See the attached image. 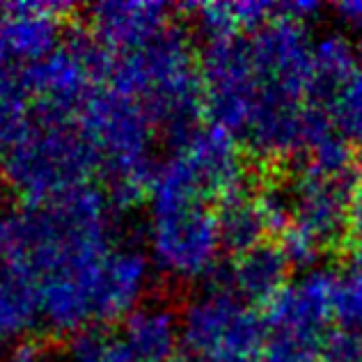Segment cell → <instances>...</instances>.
<instances>
[{
  "label": "cell",
  "mask_w": 362,
  "mask_h": 362,
  "mask_svg": "<svg viewBox=\"0 0 362 362\" xmlns=\"http://www.w3.org/2000/svg\"><path fill=\"white\" fill-rule=\"evenodd\" d=\"M332 319L341 330H362V280L354 273H337L335 289H332Z\"/></svg>",
  "instance_id": "obj_21"
},
{
  "label": "cell",
  "mask_w": 362,
  "mask_h": 362,
  "mask_svg": "<svg viewBox=\"0 0 362 362\" xmlns=\"http://www.w3.org/2000/svg\"><path fill=\"white\" fill-rule=\"evenodd\" d=\"M216 216L225 252H232L234 257L266 243V236H271L259 206H257V197L247 188L223 199L218 204Z\"/></svg>",
  "instance_id": "obj_18"
},
{
  "label": "cell",
  "mask_w": 362,
  "mask_h": 362,
  "mask_svg": "<svg viewBox=\"0 0 362 362\" xmlns=\"http://www.w3.org/2000/svg\"><path fill=\"white\" fill-rule=\"evenodd\" d=\"M360 184V170L332 177L300 165L298 177L289 184L293 202L291 225L310 234L321 250H337L341 245L349 247L358 232Z\"/></svg>",
  "instance_id": "obj_8"
},
{
  "label": "cell",
  "mask_w": 362,
  "mask_h": 362,
  "mask_svg": "<svg viewBox=\"0 0 362 362\" xmlns=\"http://www.w3.org/2000/svg\"><path fill=\"white\" fill-rule=\"evenodd\" d=\"M42 326L40 284L16 259L0 255V341L30 337Z\"/></svg>",
  "instance_id": "obj_16"
},
{
  "label": "cell",
  "mask_w": 362,
  "mask_h": 362,
  "mask_svg": "<svg viewBox=\"0 0 362 362\" xmlns=\"http://www.w3.org/2000/svg\"><path fill=\"white\" fill-rule=\"evenodd\" d=\"M110 66V53L94 40H71L23 69L21 85L42 110L71 117L108 83Z\"/></svg>",
  "instance_id": "obj_7"
},
{
  "label": "cell",
  "mask_w": 362,
  "mask_h": 362,
  "mask_svg": "<svg viewBox=\"0 0 362 362\" xmlns=\"http://www.w3.org/2000/svg\"><path fill=\"white\" fill-rule=\"evenodd\" d=\"M119 337L138 362H175L184 346L181 312L163 300H145L122 321Z\"/></svg>",
  "instance_id": "obj_14"
},
{
  "label": "cell",
  "mask_w": 362,
  "mask_h": 362,
  "mask_svg": "<svg viewBox=\"0 0 362 362\" xmlns=\"http://www.w3.org/2000/svg\"><path fill=\"white\" fill-rule=\"evenodd\" d=\"M69 9L62 3L5 5L0 12V64L28 69L58 51Z\"/></svg>",
  "instance_id": "obj_12"
},
{
  "label": "cell",
  "mask_w": 362,
  "mask_h": 362,
  "mask_svg": "<svg viewBox=\"0 0 362 362\" xmlns=\"http://www.w3.org/2000/svg\"><path fill=\"white\" fill-rule=\"evenodd\" d=\"M106 85L140 103L156 127L173 136L193 129L204 112L199 58L175 28L145 49L112 58Z\"/></svg>",
  "instance_id": "obj_3"
},
{
  "label": "cell",
  "mask_w": 362,
  "mask_h": 362,
  "mask_svg": "<svg viewBox=\"0 0 362 362\" xmlns=\"http://www.w3.org/2000/svg\"><path fill=\"white\" fill-rule=\"evenodd\" d=\"M173 7L158 0H108L88 9L92 40L106 53L127 55L173 30Z\"/></svg>",
  "instance_id": "obj_11"
},
{
  "label": "cell",
  "mask_w": 362,
  "mask_h": 362,
  "mask_svg": "<svg viewBox=\"0 0 362 362\" xmlns=\"http://www.w3.org/2000/svg\"><path fill=\"white\" fill-rule=\"evenodd\" d=\"M332 117L341 136L354 145L358 158H362V69L341 92L332 108Z\"/></svg>",
  "instance_id": "obj_20"
},
{
  "label": "cell",
  "mask_w": 362,
  "mask_h": 362,
  "mask_svg": "<svg viewBox=\"0 0 362 362\" xmlns=\"http://www.w3.org/2000/svg\"><path fill=\"white\" fill-rule=\"evenodd\" d=\"M117 234V204L97 186L0 214V255L23 264L40 284L42 326L53 335L99 326L101 273Z\"/></svg>",
  "instance_id": "obj_1"
},
{
  "label": "cell",
  "mask_w": 362,
  "mask_h": 362,
  "mask_svg": "<svg viewBox=\"0 0 362 362\" xmlns=\"http://www.w3.org/2000/svg\"><path fill=\"white\" fill-rule=\"evenodd\" d=\"M3 69H5V66H3V64H0V74H3Z\"/></svg>",
  "instance_id": "obj_29"
},
{
  "label": "cell",
  "mask_w": 362,
  "mask_h": 362,
  "mask_svg": "<svg viewBox=\"0 0 362 362\" xmlns=\"http://www.w3.org/2000/svg\"><path fill=\"white\" fill-rule=\"evenodd\" d=\"M362 227V184H360V193H358V230Z\"/></svg>",
  "instance_id": "obj_26"
},
{
  "label": "cell",
  "mask_w": 362,
  "mask_h": 362,
  "mask_svg": "<svg viewBox=\"0 0 362 362\" xmlns=\"http://www.w3.org/2000/svg\"><path fill=\"white\" fill-rule=\"evenodd\" d=\"M173 151L186 165L204 199H216L221 204L245 190L247 170L241 142L216 124H195L179 133Z\"/></svg>",
  "instance_id": "obj_9"
},
{
  "label": "cell",
  "mask_w": 362,
  "mask_h": 362,
  "mask_svg": "<svg viewBox=\"0 0 362 362\" xmlns=\"http://www.w3.org/2000/svg\"><path fill=\"white\" fill-rule=\"evenodd\" d=\"M151 271L147 250L131 243H119L106 257L99 284V323L124 321L147 298L151 287Z\"/></svg>",
  "instance_id": "obj_13"
},
{
  "label": "cell",
  "mask_w": 362,
  "mask_h": 362,
  "mask_svg": "<svg viewBox=\"0 0 362 362\" xmlns=\"http://www.w3.org/2000/svg\"><path fill=\"white\" fill-rule=\"evenodd\" d=\"M223 252L218 216L209 204L149 209L147 255L163 278L184 284L209 280L221 269Z\"/></svg>",
  "instance_id": "obj_6"
},
{
  "label": "cell",
  "mask_w": 362,
  "mask_h": 362,
  "mask_svg": "<svg viewBox=\"0 0 362 362\" xmlns=\"http://www.w3.org/2000/svg\"><path fill=\"white\" fill-rule=\"evenodd\" d=\"M175 362H197V360H193V358H190V360H175Z\"/></svg>",
  "instance_id": "obj_27"
},
{
  "label": "cell",
  "mask_w": 362,
  "mask_h": 362,
  "mask_svg": "<svg viewBox=\"0 0 362 362\" xmlns=\"http://www.w3.org/2000/svg\"><path fill=\"white\" fill-rule=\"evenodd\" d=\"M5 362H46V349L33 337L16 339L7 351Z\"/></svg>",
  "instance_id": "obj_23"
},
{
  "label": "cell",
  "mask_w": 362,
  "mask_h": 362,
  "mask_svg": "<svg viewBox=\"0 0 362 362\" xmlns=\"http://www.w3.org/2000/svg\"><path fill=\"white\" fill-rule=\"evenodd\" d=\"M337 14L341 16V21L362 30V0H354V3H339Z\"/></svg>",
  "instance_id": "obj_24"
},
{
  "label": "cell",
  "mask_w": 362,
  "mask_h": 362,
  "mask_svg": "<svg viewBox=\"0 0 362 362\" xmlns=\"http://www.w3.org/2000/svg\"><path fill=\"white\" fill-rule=\"evenodd\" d=\"M81 131L108 177V193L117 206L147 197L154 177L156 124L145 108L110 85L94 94L76 115Z\"/></svg>",
  "instance_id": "obj_4"
},
{
  "label": "cell",
  "mask_w": 362,
  "mask_h": 362,
  "mask_svg": "<svg viewBox=\"0 0 362 362\" xmlns=\"http://www.w3.org/2000/svg\"><path fill=\"white\" fill-rule=\"evenodd\" d=\"M356 51L341 35H328L314 44L312 53V83L308 103L332 112L346 85L358 74Z\"/></svg>",
  "instance_id": "obj_17"
},
{
  "label": "cell",
  "mask_w": 362,
  "mask_h": 362,
  "mask_svg": "<svg viewBox=\"0 0 362 362\" xmlns=\"http://www.w3.org/2000/svg\"><path fill=\"white\" fill-rule=\"evenodd\" d=\"M0 360H3V349H0Z\"/></svg>",
  "instance_id": "obj_28"
},
{
  "label": "cell",
  "mask_w": 362,
  "mask_h": 362,
  "mask_svg": "<svg viewBox=\"0 0 362 362\" xmlns=\"http://www.w3.org/2000/svg\"><path fill=\"white\" fill-rule=\"evenodd\" d=\"M278 243L284 250V255H287V259L293 269H314L323 252L321 245L314 241L310 234L298 230L296 225H291L289 230L280 236Z\"/></svg>",
  "instance_id": "obj_22"
},
{
  "label": "cell",
  "mask_w": 362,
  "mask_h": 362,
  "mask_svg": "<svg viewBox=\"0 0 362 362\" xmlns=\"http://www.w3.org/2000/svg\"><path fill=\"white\" fill-rule=\"evenodd\" d=\"M69 362H138L119 335L108 330H85L69 344Z\"/></svg>",
  "instance_id": "obj_19"
},
{
  "label": "cell",
  "mask_w": 362,
  "mask_h": 362,
  "mask_svg": "<svg viewBox=\"0 0 362 362\" xmlns=\"http://www.w3.org/2000/svg\"><path fill=\"white\" fill-rule=\"evenodd\" d=\"M349 255H351L349 273H354L356 278L362 280V227L354 234V239L349 243Z\"/></svg>",
  "instance_id": "obj_25"
},
{
  "label": "cell",
  "mask_w": 362,
  "mask_h": 362,
  "mask_svg": "<svg viewBox=\"0 0 362 362\" xmlns=\"http://www.w3.org/2000/svg\"><path fill=\"white\" fill-rule=\"evenodd\" d=\"M291 269L293 266L289 264L280 243L266 241L234 257L227 287L245 303L266 308L289 284Z\"/></svg>",
  "instance_id": "obj_15"
},
{
  "label": "cell",
  "mask_w": 362,
  "mask_h": 362,
  "mask_svg": "<svg viewBox=\"0 0 362 362\" xmlns=\"http://www.w3.org/2000/svg\"><path fill=\"white\" fill-rule=\"evenodd\" d=\"M97 170L99 158L76 117L37 110L9 142L0 175L25 206H42L92 186Z\"/></svg>",
  "instance_id": "obj_2"
},
{
  "label": "cell",
  "mask_w": 362,
  "mask_h": 362,
  "mask_svg": "<svg viewBox=\"0 0 362 362\" xmlns=\"http://www.w3.org/2000/svg\"><path fill=\"white\" fill-rule=\"evenodd\" d=\"M335 271H310L298 282H289L264 308L269 335L303 341H328L326 328L332 319V289Z\"/></svg>",
  "instance_id": "obj_10"
},
{
  "label": "cell",
  "mask_w": 362,
  "mask_h": 362,
  "mask_svg": "<svg viewBox=\"0 0 362 362\" xmlns=\"http://www.w3.org/2000/svg\"><path fill=\"white\" fill-rule=\"evenodd\" d=\"M181 335L197 362H250L262 358L269 330L255 305L221 284L195 293L184 305Z\"/></svg>",
  "instance_id": "obj_5"
}]
</instances>
